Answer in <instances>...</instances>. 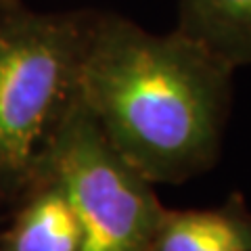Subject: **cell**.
<instances>
[{
    "label": "cell",
    "mask_w": 251,
    "mask_h": 251,
    "mask_svg": "<svg viewBox=\"0 0 251 251\" xmlns=\"http://www.w3.org/2000/svg\"><path fill=\"white\" fill-rule=\"evenodd\" d=\"M92 11L0 0V193L34 188L46 143L77 92Z\"/></svg>",
    "instance_id": "cell-2"
},
{
    "label": "cell",
    "mask_w": 251,
    "mask_h": 251,
    "mask_svg": "<svg viewBox=\"0 0 251 251\" xmlns=\"http://www.w3.org/2000/svg\"><path fill=\"white\" fill-rule=\"evenodd\" d=\"M40 180L63 188L80 224V251H153L166 207L117 153L75 97L46 143Z\"/></svg>",
    "instance_id": "cell-3"
},
{
    "label": "cell",
    "mask_w": 251,
    "mask_h": 251,
    "mask_svg": "<svg viewBox=\"0 0 251 251\" xmlns=\"http://www.w3.org/2000/svg\"><path fill=\"white\" fill-rule=\"evenodd\" d=\"M80 224L67 195L52 180H40L2 237L0 251H80Z\"/></svg>",
    "instance_id": "cell-5"
},
{
    "label": "cell",
    "mask_w": 251,
    "mask_h": 251,
    "mask_svg": "<svg viewBox=\"0 0 251 251\" xmlns=\"http://www.w3.org/2000/svg\"><path fill=\"white\" fill-rule=\"evenodd\" d=\"M178 31L230 69L251 65V0H180Z\"/></svg>",
    "instance_id": "cell-6"
},
{
    "label": "cell",
    "mask_w": 251,
    "mask_h": 251,
    "mask_svg": "<svg viewBox=\"0 0 251 251\" xmlns=\"http://www.w3.org/2000/svg\"><path fill=\"white\" fill-rule=\"evenodd\" d=\"M232 69L182 31L151 34L90 15L77 97L117 153L149 182H184L216 161Z\"/></svg>",
    "instance_id": "cell-1"
},
{
    "label": "cell",
    "mask_w": 251,
    "mask_h": 251,
    "mask_svg": "<svg viewBox=\"0 0 251 251\" xmlns=\"http://www.w3.org/2000/svg\"><path fill=\"white\" fill-rule=\"evenodd\" d=\"M153 251H251V211L241 195L214 209H166Z\"/></svg>",
    "instance_id": "cell-4"
}]
</instances>
